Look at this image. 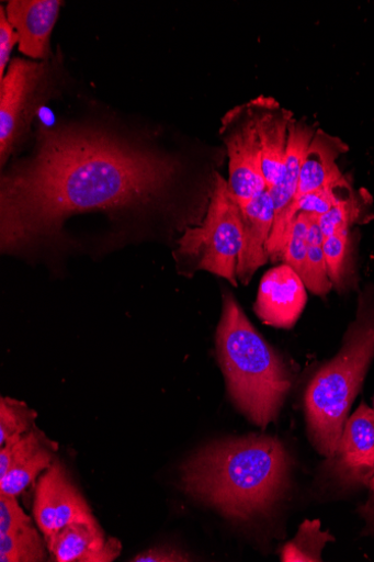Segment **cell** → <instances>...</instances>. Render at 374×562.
I'll list each match as a JSON object with an SVG mask.
<instances>
[{"instance_id": "3", "label": "cell", "mask_w": 374, "mask_h": 562, "mask_svg": "<svg viewBox=\"0 0 374 562\" xmlns=\"http://www.w3.org/2000/svg\"><path fill=\"white\" fill-rule=\"evenodd\" d=\"M217 350L228 391L240 412L262 429L275 422L292 386L291 373L230 293L224 295Z\"/></svg>"}, {"instance_id": "9", "label": "cell", "mask_w": 374, "mask_h": 562, "mask_svg": "<svg viewBox=\"0 0 374 562\" xmlns=\"http://www.w3.org/2000/svg\"><path fill=\"white\" fill-rule=\"evenodd\" d=\"M330 462L332 473L345 486L369 485L374 476V411L366 404L361 403L347 420Z\"/></svg>"}, {"instance_id": "11", "label": "cell", "mask_w": 374, "mask_h": 562, "mask_svg": "<svg viewBox=\"0 0 374 562\" xmlns=\"http://www.w3.org/2000/svg\"><path fill=\"white\" fill-rule=\"evenodd\" d=\"M53 443L44 435L31 430L2 447L0 451V494L19 496L48 470L53 461Z\"/></svg>"}, {"instance_id": "19", "label": "cell", "mask_w": 374, "mask_h": 562, "mask_svg": "<svg viewBox=\"0 0 374 562\" xmlns=\"http://www.w3.org/2000/svg\"><path fill=\"white\" fill-rule=\"evenodd\" d=\"M336 538L322 530L319 520H305L296 537L284 546L281 559L285 562H318L322 561V552L329 542Z\"/></svg>"}, {"instance_id": "12", "label": "cell", "mask_w": 374, "mask_h": 562, "mask_svg": "<svg viewBox=\"0 0 374 562\" xmlns=\"http://www.w3.org/2000/svg\"><path fill=\"white\" fill-rule=\"evenodd\" d=\"M250 106L260 144L262 175L267 188L273 189L282 178L293 115L270 99H257Z\"/></svg>"}, {"instance_id": "5", "label": "cell", "mask_w": 374, "mask_h": 562, "mask_svg": "<svg viewBox=\"0 0 374 562\" xmlns=\"http://www.w3.org/2000/svg\"><path fill=\"white\" fill-rule=\"evenodd\" d=\"M180 252L196 260L197 269L238 285V263L243 247V218L228 181L216 173L206 217L188 229L179 241Z\"/></svg>"}, {"instance_id": "14", "label": "cell", "mask_w": 374, "mask_h": 562, "mask_svg": "<svg viewBox=\"0 0 374 562\" xmlns=\"http://www.w3.org/2000/svg\"><path fill=\"white\" fill-rule=\"evenodd\" d=\"M45 539L58 562H112L122 552L121 541L105 537L97 521L69 525Z\"/></svg>"}, {"instance_id": "26", "label": "cell", "mask_w": 374, "mask_h": 562, "mask_svg": "<svg viewBox=\"0 0 374 562\" xmlns=\"http://www.w3.org/2000/svg\"><path fill=\"white\" fill-rule=\"evenodd\" d=\"M19 42V34L9 22L4 8L0 9V80L7 75L12 50Z\"/></svg>"}, {"instance_id": "7", "label": "cell", "mask_w": 374, "mask_h": 562, "mask_svg": "<svg viewBox=\"0 0 374 562\" xmlns=\"http://www.w3.org/2000/svg\"><path fill=\"white\" fill-rule=\"evenodd\" d=\"M225 142L229 155V189L241 210L267 188L262 169L261 151L251 111L243 115L231 113L226 120Z\"/></svg>"}, {"instance_id": "28", "label": "cell", "mask_w": 374, "mask_h": 562, "mask_svg": "<svg viewBox=\"0 0 374 562\" xmlns=\"http://www.w3.org/2000/svg\"><path fill=\"white\" fill-rule=\"evenodd\" d=\"M370 495L367 502L362 507V517L367 528L374 535V476L369 482Z\"/></svg>"}, {"instance_id": "23", "label": "cell", "mask_w": 374, "mask_h": 562, "mask_svg": "<svg viewBox=\"0 0 374 562\" xmlns=\"http://www.w3.org/2000/svg\"><path fill=\"white\" fill-rule=\"evenodd\" d=\"M361 207L360 200L353 194L349 199L341 201L327 214L318 217L320 231L325 237L336 234L350 232L352 225L360 220Z\"/></svg>"}, {"instance_id": "20", "label": "cell", "mask_w": 374, "mask_h": 562, "mask_svg": "<svg viewBox=\"0 0 374 562\" xmlns=\"http://www.w3.org/2000/svg\"><path fill=\"white\" fill-rule=\"evenodd\" d=\"M46 559L43 540L33 525L0 535V561L42 562Z\"/></svg>"}, {"instance_id": "2", "label": "cell", "mask_w": 374, "mask_h": 562, "mask_svg": "<svg viewBox=\"0 0 374 562\" xmlns=\"http://www.w3.org/2000/svg\"><path fill=\"white\" fill-rule=\"evenodd\" d=\"M291 458L275 437L251 435L204 447L182 468V487L224 516L248 521L285 493Z\"/></svg>"}, {"instance_id": "15", "label": "cell", "mask_w": 374, "mask_h": 562, "mask_svg": "<svg viewBox=\"0 0 374 562\" xmlns=\"http://www.w3.org/2000/svg\"><path fill=\"white\" fill-rule=\"evenodd\" d=\"M243 218V247L237 276L243 284L250 282L258 269L270 259L267 245L274 227L276 209L269 189L254 196L241 210Z\"/></svg>"}, {"instance_id": "10", "label": "cell", "mask_w": 374, "mask_h": 562, "mask_svg": "<svg viewBox=\"0 0 374 562\" xmlns=\"http://www.w3.org/2000/svg\"><path fill=\"white\" fill-rule=\"evenodd\" d=\"M306 302V285L302 277L284 263L261 279L254 312L265 325L291 329L303 314Z\"/></svg>"}, {"instance_id": "27", "label": "cell", "mask_w": 374, "mask_h": 562, "mask_svg": "<svg viewBox=\"0 0 374 562\" xmlns=\"http://www.w3.org/2000/svg\"><path fill=\"white\" fill-rule=\"evenodd\" d=\"M135 562H182L190 561L188 554L171 547H157L146 550L135 557Z\"/></svg>"}, {"instance_id": "13", "label": "cell", "mask_w": 374, "mask_h": 562, "mask_svg": "<svg viewBox=\"0 0 374 562\" xmlns=\"http://www.w3.org/2000/svg\"><path fill=\"white\" fill-rule=\"evenodd\" d=\"M60 0H11L8 19L20 37V50L29 58L46 60L49 40L60 15Z\"/></svg>"}, {"instance_id": "21", "label": "cell", "mask_w": 374, "mask_h": 562, "mask_svg": "<svg viewBox=\"0 0 374 562\" xmlns=\"http://www.w3.org/2000/svg\"><path fill=\"white\" fill-rule=\"evenodd\" d=\"M36 419V413L21 401L11 397L0 400V445L23 437L31 431Z\"/></svg>"}, {"instance_id": "24", "label": "cell", "mask_w": 374, "mask_h": 562, "mask_svg": "<svg viewBox=\"0 0 374 562\" xmlns=\"http://www.w3.org/2000/svg\"><path fill=\"white\" fill-rule=\"evenodd\" d=\"M309 221V214L301 213L297 215L282 254L285 265L293 268L301 277L306 261Z\"/></svg>"}, {"instance_id": "22", "label": "cell", "mask_w": 374, "mask_h": 562, "mask_svg": "<svg viewBox=\"0 0 374 562\" xmlns=\"http://www.w3.org/2000/svg\"><path fill=\"white\" fill-rule=\"evenodd\" d=\"M324 250L330 280L337 290L342 291L350 276V232L325 237Z\"/></svg>"}, {"instance_id": "16", "label": "cell", "mask_w": 374, "mask_h": 562, "mask_svg": "<svg viewBox=\"0 0 374 562\" xmlns=\"http://www.w3.org/2000/svg\"><path fill=\"white\" fill-rule=\"evenodd\" d=\"M347 150L340 138L316 130L306 150L295 199L340 181L343 175L338 160Z\"/></svg>"}, {"instance_id": "1", "label": "cell", "mask_w": 374, "mask_h": 562, "mask_svg": "<svg viewBox=\"0 0 374 562\" xmlns=\"http://www.w3.org/2000/svg\"><path fill=\"white\" fill-rule=\"evenodd\" d=\"M178 170L175 160L102 132L41 127L34 156L2 179V247L53 235L75 214L146 206Z\"/></svg>"}, {"instance_id": "4", "label": "cell", "mask_w": 374, "mask_h": 562, "mask_svg": "<svg viewBox=\"0 0 374 562\" xmlns=\"http://www.w3.org/2000/svg\"><path fill=\"white\" fill-rule=\"evenodd\" d=\"M373 359L374 299H361L341 349L313 376L305 394L310 440L317 451L329 459L336 453Z\"/></svg>"}, {"instance_id": "6", "label": "cell", "mask_w": 374, "mask_h": 562, "mask_svg": "<svg viewBox=\"0 0 374 562\" xmlns=\"http://www.w3.org/2000/svg\"><path fill=\"white\" fill-rule=\"evenodd\" d=\"M48 68L43 63L14 59L0 80V160L2 166L30 130L45 93Z\"/></svg>"}, {"instance_id": "8", "label": "cell", "mask_w": 374, "mask_h": 562, "mask_svg": "<svg viewBox=\"0 0 374 562\" xmlns=\"http://www.w3.org/2000/svg\"><path fill=\"white\" fill-rule=\"evenodd\" d=\"M33 515L44 537L76 522L97 521L89 504L60 463L52 464L39 479Z\"/></svg>"}, {"instance_id": "17", "label": "cell", "mask_w": 374, "mask_h": 562, "mask_svg": "<svg viewBox=\"0 0 374 562\" xmlns=\"http://www.w3.org/2000/svg\"><path fill=\"white\" fill-rule=\"evenodd\" d=\"M316 130L303 121L290 125L286 158L282 178L276 187L269 189L275 203L276 217L281 215L295 199L306 150Z\"/></svg>"}, {"instance_id": "25", "label": "cell", "mask_w": 374, "mask_h": 562, "mask_svg": "<svg viewBox=\"0 0 374 562\" xmlns=\"http://www.w3.org/2000/svg\"><path fill=\"white\" fill-rule=\"evenodd\" d=\"M29 525H32V520L16 496L0 494V535H8Z\"/></svg>"}, {"instance_id": "18", "label": "cell", "mask_w": 374, "mask_h": 562, "mask_svg": "<svg viewBox=\"0 0 374 562\" xmlns=\"http://www.w3.org/2000/svg\"><path fill=\"white\" fill-rule=\"evenodd\" d=\"M324 240L325 236L320 231L318 216L310 215L306 261L302 279L306 288L319 296H326L333 288L326 261Z\"/></svg>"}]
</instances>
